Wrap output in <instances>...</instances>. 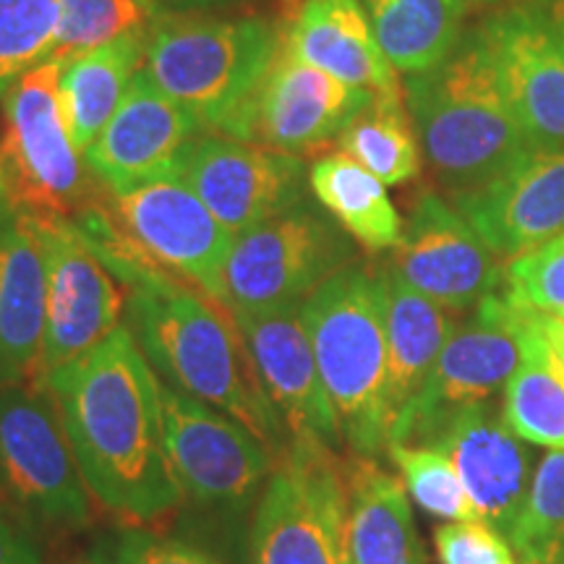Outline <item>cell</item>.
I'll list each match as a JSON object with an SVG mask.
<instances>
[{
    "instance_id": "cell-38",
    "label": "cell",
    "mask_w": 564,
    "mask_h": 564,
    "mask_svg": "<svg viewBox=\"0 0 564 564\" xmlns=\"http://www.w3.org/2000/svg\"><path fill=\"white\" fill-rule=\"evenodd\" d=\"M0 564H42V546L34 528L9 507H0Z\"/></svg>"
},
{
    "instance_id": "cell-15",
    "label": "cell",
    "mask_w": 564,
    "mask_h": 564,
    "mask_svg": "<svg viewBox=\"0 0 564 564\" xmlns=\"http://www.w3.org/2000/svg\"><path fill=\"white\" fill-rule=\"evenodd\" d=\"M178 173L232 236L306 199V162L225 133H202L188 144Z\"/></svg>"
},
{
    "instance_id": "cell-18",
    "label": "cell",
    "mask_w": 564,
    "mask_h": 564,
    "mask_svg": "<svg viewBox=\"0 0 564 564\" xmlns=\"http://www.w3.org/2000/svg\"><path fill=\"white\" fill-rule=\"evenodd\" d=\"M505 97L533 150L564 147V40L528 0L481 24Z\"/></svg>"
},
{
    "instance_id": "cell-23",
    "label": "cell",
    "mask_w": 564,
    "mask_h": 564,
    "mask_svg": "<svg viewBox=\"0 0 564 564\" xmlns=\"http://www.w3.org/2000/svg\"><path fill=\"white\" fill-rule=\"evenodd\" d=\"M282 40L295 58L350 87L400 89L398 70L379 47L361 0H306Z\"/></svg>"
},
{
    "instance_id": "cell-14",
    "label": "cell",
    "mask_w": 564,
    "mask_h": 564,
    "mask_svg": "<svg viewBox=\"0 0 564 564\" xmlns=\"http://www.w3.org/2000/svg\"><path fill=\"white\" fill-rule=\"evenodd\" d=\"M371 97V89L350 87L327 70L299 61L282 40L262 82L223 133L303 158L337 141Z\"/></svg>"
},
{
    "instance_id": "cell-37",
    "label": "cell",
    "mask_w": 564,
    "mask_h": 564,
    "mask_svg": "<svg viewBox=\"0 0 564 564\" xmlns=\"http://www.w3.org/2000/svg\"><path fill=\"white\" fill-rule=\"evenodd\" d=\"M442 564H518L510 541L481 520L444 523L434 531Z\"/></svg>"
},
{
    "instance_id": "cell-45",
    "label": "cell",
    "mask_w": 564,
    "mask_h": 564,
    "mask_svg": "<svg viewBox=\"0 0 564 564\" xmlns=\"http://www.w3.org/2000/svg\"><path fill=\"white\" fill-rule=\"evenodd\" d=\"M476 3H497V0H476Z\"/></svg>"
},
{
    "instance_id": "cell-19",
    "label": "cell",
    "mask_w": 564,
    "mask_h": 564,
    "mask_svg": "<svg viewBox=\"0 0 564 564\" xmlns=\"http://www.w3.org/2000/svg\"><path fill=\"white\" fill-rule=\"evenodd\" d=\"M199 133L192 112L139 70L108 126L84 150V165L108 192H118L178 173L183 154Z\"/></svg>"
},
{
    "instance_id": "cell-6",
    "label": "cell",
    "mask_w": 564,
    "mask_h": 564,
    "mask_svg": "<svg viewBox=\"0 0 564 564\" xmlns=\"http://www.w3.org/2000/svg\"><path fill=\"white\" fill-rule=\"evenodd\" d=\"M316 440H291L249 525V564H350L348 463Z\"/></svg>"
},
{
    "instance_id": "cell-28",
    "label": "cell",
    "mask_w": 564,
    "mask_h": 564,
    "mask_svg": "<svg viewBox=\"0 0 564 564\" xmlns=\"http://www.w3.org/2000/svg\"><path fill=\"white\" fill-rule=\"evenodd\" d=\"M470 0H364L379 47L400 74L442 63L463 37Z\"/></svg>"
},
{
    "instance_id": "cell-41",
    "label": "cell",
    "mask_w": 564,
    "mask_h": 564,
    "mask_svg": "<svg viewBox=\"0 0 564 564\" xmlns=\"http://www.w3.org/2000/svg\"><path fill=\"white\" fill-rule=\"evenodd\" d=\"M13 217H17V209H13L11 192H9V173H6L3 152H0V228H3L6 223H11Z\"/></svg>"
},
{
    "instance_id": "cell-1",
    "label": "cell",
    "mask_w": 564,
    "mask_h": 564,
    "mask_svg": "<svg viewBox=\"0 0 564 564\" xmlns=\"http://www.w3.org/2000/svg\"><path fill=\"white\" fill-rule=\"evenodd\" d=\"M42 384L97 505L126 523H152L183 502L167 455L160 377L129 324Z\"/></svg>"
},
{
    "instance_id": "cell-16",
    "label": "cell",
    "mask_w": 564,
    "mask_h": 564,
    "mask_svg": "<svg viewBox=\"0 0 564 564\" xmlns=\"http://www.w3.org/2000/svg\"><path fill=\"white\" fill-rule=\"evenodd\" d=\"M303 301L264 312H230L264 398L291 440H316L343 447L340 421L316 366L303 319Z\"/></svg>"
},
{
    "instance_id": "cell-17",
    "label": "cell",
    "mask_w": 564,
    "mask_h": 564,
    "mask_svg": "<svg viewBox=\"0 0 564 564\" xmlns=\"http://www.w3.org/2000/svg\"><path fill=\"white\" fill-rule=\"evenodd\" d=\"M390 267L413 291L447 308H476L502 288L505 270L474 225L440 194L413 202Z\"/></svg>"
},
{
    "instance_id": "cell-31",
    "label": "cell",
    "mask_w": 564,
    "mask_h": 564,
    "mask_svg": "<svg viewBox=\"0 0 564 564\" xmlns=\"http://www.w3.org/2000/svg\"><path fill=\"white\" fill-rule=\"evenodd\" d=\"M520 564H564V449H549L510 535Z\"/></svg>"
},
{
    "instance_id": "cell-43",
    "label": "cell",
    "mask_w": 564,
    "mask_h": 564,
    "mask_svg": "<svg viewBox=\"0 0 564 564\" xmlns=\"http://www.w3.org/2000/svg\"><path fill=\"white\" fill-rule=\"evenodd\" d=\"M0 507H9V505H6V494H3V489H0Z\"/></svg>"
},
{
    "instance_id": "cell-2",
    "label": "cell",
    "mask_w": 564,
    "mask_h": 564,
    "mask_svg": "<svg viewBox=\"0 0 564 564\" xmlns=\"http://www.w3.org/2000/svg\"><path fill=\"white\" fill-rule=\"evenodd\" d=\"M126 288V324L160 382L249 426L274 457L291 444L253 377L232 314L199 288L139 259L116 274Z\"/></svg>"
},
{
    "instance_id": "cell-5",
    "label": "cell",
    "mask_w": 564,
    "mask_h": 564,
    "mask_svg": "<svg viewBox=\"0 0 564 564\" xmlns=\"http://www.w3.org/2000/svg\"><path fill=\"white\" fill-rule=\"evenodd\" d=\"M280 45V26L267 19L162 13L147 34L141 74L192 112L202 131L223 133Z\"/></svg>"
},
{
    "instance_id": "cell-13",
    "label": "cell",
    "mask_w": 564,
    "mask_h": 564,
    "mask_svg": "<svg viewBox=\"0 0 564 564\" xmlns=\"http://www.w3.org/2000/svg\"><path fill=\"white\" fill-rule=\"evenodd\" d=\"M45 259V337L40 382L79 361L123 324V282L112 274L74 220H32Z\"/></svg>"
},
{
    "instance_id": "cell-20",
    "label": "cell",
    "mask_w": 564,
    "mask_h": 564,
    "mask_svg": "<svg viewBox=\"0 0 564 564\" xmlns=\"http://www.w3.org/2000/svg\"><path fill=\"white\" fill-rule=\"evenodd\" d=\"M497 257H518L564 232V147L531 150L476 192L453 196Z\"/></svg>"
},
{
    "instance_id": "cell-40",
    "label": "cell",
    "mask_w": 564,
    "mask_h": 564,
    "mask_svg": "<svg viewBox=\"0 0 564 564\" xmlns=\"http://www.w3.org/2000/svg\"><path fill=\"white\" fill-rule=\"evenodd\" d=\"M528 3L544 13V19L554 26L556 32H560V37L564 40V0H528Z\"/></svg>"
},
{
    "instance_id": "cell-12",
    "label": "cell",
    "mask_w": 564,
    "mask_h": 564,
    "mask_svg": "<svg viewBox=\"0 0 564 564\" xmlns=\"http://www.w3.org/2000/svg\"><path fill=\"white\" fill-rule=\"evenodd\" d=\"M105 209L147 262L223 303V274L236 236L181 173L108 192Z\"/></svg>"
},
{
    "instance_id": "cell-26",
    "label": "cell",
    "mask_w": 564,
    "mask_h": 564,
    "mask_svg": "<svg viewBox=\"0 0 564 564\" xmlns=\"http://www.w3.org/2000/svg\"><path fill=\"white\" fill-rule=\"evenodd\" d=\"M147 34L133 32L63 63L58 89L63 123L82 154L108 126L133 76L144 66Z\"/></svg>"
},
{
    "instance_id": "cell-21",
    "label": "cell",
    "mask_w": 564,
    "mask_h": 564,
    "mask_svg": "<svg viewBox=\"0 0 564 564\" xmlns=\"http://www.w3.org/2000/svg\"><path fill=\"white\" fill-rule=\"evenodd\" d=\"M453 460L481 523L510 535L533 481V453L514 436L497 405L484 403L457 413L432 436Z\"/></svg>"
},
{
    "instance_id": "cell-29",
    "label": "cell",
    "mask_w": 564,
    "mask_h": 564,
    "mask_svg": "<svg viewBox=\"0 0 564 564\" xmlns=\"http://www.w3.org/2000/svg\"><path fill=\"white\" fill-rule=\"evenodd\" d=\"M502 419L523 442L564 449V361L539 333L531 312L525 358L505 387Z\"/></svg>"
},
{
    "instance_id": "cell-36",
    "label": "cell",
    "mask_w": 564,
    "mask_h": 564,
    "mask_svg": "<svg viewBox=\"0 0 564 564\" xmlns=\"http://www.w3.org/2000/svg\"><path fill=\"white\" fill-rule=\"evenodd\" d=\"M89 560L95 564H225L209 549L147 528H118L100 535Z\"/></svg>"
},
{
    "instance_id": "cell-27",
    "label": "cell",
    "mask_w": 564,
    "mask_h": 564,
    "mask_svg": "<svg viewBox=\"0 0 564 564\" xmlns=\"http://www.w3.org/2000/svg\"><path fill=\"white\" fill-rule=\"evenodd\" d=\"M308 186L314 199L364 249L387 251L403 238L405 223L384 183L345 152L316 158L308 167Z\"/></svg>"
},
{
    "instance_id": "cell-8",
    "label": "cell",
    "mask_w": 564,
    "mask_h": 564,
    "mask_svg": "<svg viewBox=\"0 0 564 564\" xmlns=\"http://www.w3.org/2000/svg\"><path fill=\"white\" fill-rule=\"evenodd\" d=\"M352 262V238L319 202L306 196L238 232L223 274V306L228 312H264L301 303Z\"/></svg>"
},
{
    "instance_id": "cell-44",
    "label": "cell",
    "mask_w": 564,
    "mask_h": 564,
    "mask_svg": "<svg viewBox=\"0 0 564 564\" xmlns=\"http://www.w3.org/2000/svg\"><path fill=\"white\" fill-rule=\"evenodd\" d=\"M68 564H95V562H91L89 556H87V560H79V562H68Z\"/></svg>"
},
{
    "instance_id": "cell-9",
    "label": "cell",
    "mask_w": 564,
    "mask_h": 564,
    "mask_svg": "<svg viewBox=\"0 0 564 564\" xmlns=\"http://www.w3.org/2000/svg\"><path fill=\"white\" fill-rule=\"evenodd\" d=\"M61 61H47L3 100V152L17 215L76 220L91 199V173L70 141L61 112Z\"/></svg>"
},
{
    "instance_id": "cell-4",
    "label": "cell",
    "mask_w": 564,
    "mask_h": 564,
    "mask_svg": "<svg viewBox=\"0 0 564 564\" xmlns=\"http://www.w3.org/2000/svg\"><path fill=\"white\" fill-rule=\"evenodd\" d=\"M316 366L356 457L387 453V319L382 270L348 264L303 301Z\"/></svg>"
},
{
    "instance_id": "cell-11",
    "label": "cell",
    "mask_w": 564,
    "mask_h": 564,
    "mask_svg": "<svg viewBox=\"0 0 564 564\" xmlns=\"http://www.w3.org/2000/svg\"><path fill=\"white\" fill-rule=\"evenodd\" d=\"M531 308L491 293L474 316L453 329L423 392L392 429L390 444H429L447 421L474 405L491 403L525 358Z\"/></svg>"
},
{
    "instance_id": "cell-24",
    "label": "cell",
    "mask_w": 564,
    "mask_h": 564,
    "mask_svg": "<svg viewBox=\"0 0 564 564\" xmlns=\"http://www.w3.org/2000/svg\"><path fill=\"white\" fill-rule=\"evenodd\" d=\"M387 319V442L432 377L455 322L447 308L413 291L392 270H382Z\"/></svg>"
},
{
    "instance_id": "cell-3",
    "label": "cell",
    "mask_w": 564,
    "mask_h": 564,
    "mask_svg": "<svg viewBox=\"0 0 564 564\" xmlns=\"http://www.w3.org/2000/svg\"><path fill=\"white\" fill-rule=\"evenodd\" d=\"M403 91L423 158L453 196L476 192L533 150L478 24L442 63L408 76Z\"/></svg>"
},
{
    "instance_id": "cell-22",
    "label": "cell",
    "mask_w": 564,
    "mask_h": 564,
    "mask_svg": "<svg viewBox=\"0 0 564 564\" xmlns=\"http://www.w3.org/2000/svg\"><path fill=\"white\" fill-rule=\"evenodd\" d=\"M45 259L30 217L0 228V390L40 382Z\"/></svg>"
},
{
    "instance_id": "cell-10",
    "label": "cell",
    "mask_w": 564,
    "mask_h": 564,
    "mask_svg": "<svg viewBox=\"0 0 564 564\" xmlns=\"http://www.w3.org/2000/svg\"><path fill=\"white\" fill-rule=\"evenodd\" d=\"M0 489L30 525L79 531L91 518V494L42 382L0 390Z\"/></svg>"
},
{
    "instance_id": "cell-32",
    "label": "cell",
    "mask_w": 564,
    "mask_h": 564,
    "mask_svg": "<svg viewBox=\"0 0 564 564\" xmlns=\"http://www.w3.org/2000/svg\"><path fill=\"white\" fill-rule=\"evenodd\" d=\"M162 13L158 0H61L53 61L66 63L133 32H150Z\"/></svg>"
},
{
    "instance_id": "cell-35",
    "label": "cell",
    "mask_w": 564,
    "mask_h": 564,
    "mask_svg": "<svg viewBox=\"0 0 564 564\" xmlns=\"http://www.w3.org/2000/svg\"><path fill=\"white\" fill-rule=\"evenodd\" d=\"M502 293L531 312L564 314V232L505 264Z\"/></svg>"
},
{
    "instance_id": "cell-46",
    "label": "cell",
    "mask_w": 564,
    "mask_h": 564,
    "mask_svg": "<svg viewBox=\"0 0 564 564\" xmlns=\"http://www.w3.org/2000/svg\"><path fill=\"white\" fill-rule=\"evenodd\" d=\"M556 319H560V322H564V314H560V316H556Z\"/></svg>"
},
{
    "instance_id": "cell-34",
    "label": "cell",
    "mask_w": 564,
    "mask_h": 564,
    "mask_svg": "<svg viewBox=\"0 0 564 564\" xmlns=\"http://www.w3.org/2000/svg\"><path fill=\"white\" fill-rule=\"evenodd\" d=\"M387 455L400 468L405 491L423 512L447 523L481 520L444 449L429 444H390Z\"/></svg>"
},
{
    "instance_id": "cell-33",
    "label": "cell",
    "mask_w": 564,
    "mask_h": 564,
    "mask_svg": "<svg viewBox=\"0 0 564 564\" xmlns=\"http://www.w3.org/2000/svg\"><path fill=\"white\" fill-rule=\"evenodd\" d=\"M61 0H0V100L30 70L53 61Z\"/></svg>"
},
{
    "instance_id": "cell-7",
    "label": "cell",
    "mask_w": 564,
    "mask_h": 564,
    "mask_svg": "<svg viewBox=\"0 0 564 564\" xmlns=\"http://www.w3.org/2000/svg\"><path fill=\"white\" fill-rule=\"evenodd\" d=\"M167 455L181 499L217 525L253 518L278 457L236 421L202 400L160 382Z\"/></svg>"
},
{
    "instance_id": "cell-39",
    "label": "cell",
    "mask_w": 564,
    "mask_h": 564,
    "mask_svg": "<svg viewBox=\"0 0 564 564\" xmlns=\"http://www.w3.org/2000/svg\"><path fill=\"white\" fill-rule=\"evenodd\" d=\"M535 324H539V333L546 337V343L556 350V356L564 361V322H560L552 314L535 312Z\"/></svg>"
},
{
    "instance_id": "cell-25",
    "label": "cell",
    "mask_w": 564,
    "mask_h": 564,
    "mask_svg": "<svg viewBox=\"0 0 564 564\" xmlns=\"http://www.w3.org/2000/svg\"><path fill=\"white\" fill-rule=\"evenodd\" d=\"M350 564H426L403 481L369 457L348 463Z\"/></svg>"
},
{
    "instance_id": "cell-42",
    "label": "cell",
    "mask_w": 564,
    "mask_h": 564,
    "mask_svg": "<svg viewBox=\"0 0 564 564\" xmlns=\"http://www.w3.org/2000/svg\"><path fill=\"white\" fill-rule=\"evenodd\" d=\"M158 3L162 9H165V6H171V9H194V6L209 3V0H158Z\"/></svg>"
},
{
    "instance_id": "cell-30",
    "label": "cell",
    "mask_w": 564,
    "mask_h": 564,
    "mask_svg": "<svg viewBox=\"0 0 564 564\" xmlns=\"http://www.w3.org/2000/svg\"><path fill=\"white\" fill-rule=\"evenodd\" d=\"M340 152L377 175L384 186H400L421 173V141L405 91H373L371 102L337 137Z\"/></svg>"
}]
</instances>
